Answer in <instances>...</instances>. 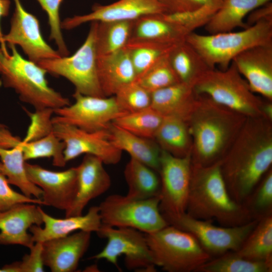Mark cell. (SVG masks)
Wrapping results in <instances>:
<instances>
[{"label":"cell","instance_id":"1","mask_svg":"<svg viewBox=\"0 0 272 272\" xmlns=\"http://www.w3.org/2000/svg\"><path fill=\"white\" fill-rule=\"evenodd\" d=\"M272 121L247 117L235 141L221 160V170L228 192L243 204L271 168Z\"/></svg>","mask_w":272,"mask_h":272},{"label":"cell","instance_id":"2","mask_svg":"<svg viewBox=\"0 0 272 272\" xmlns=\"http://www.w3.org/2000/svg\"><path fill=\"white\" fill-rule=\"evenodd\" d=\"M247 117L198 94L186 121L192 139L193 163L207 166L220 161L243 126Z\"/></svg>","mask_w":272,"mask_h":272},{"label":"cell","instance_id":"3","mask_svg":"<svg viewBox=\"0 0 272 272\" xmlns=\"http://www.w3.org/2000/svg\"><path fill=\"white\" fill-rule=\"evenodd\" d=\"M220 164L221 160L207 166L191 162L186 213L194 218L216 221L226 227L240 226L255 220L244 204L231 197Z\"/></svg>","mask_w":272,"mask_h":272},{"label":"cell","instance_id":"4","mask_svg":"<svg viewBox=\"0 0 272 272\" xmlns=\"http://www.w3.org/2000/svg\"><path fill=\"white\" fill-rule=\"evenodd\" d=\"M0 46V77L4 86L13 89L22 102L35 110L58 108L70 105L69 99L49 86L46 71L28 59L24 58L16 45Z\"/></svg>","mask_w":272,"mask_h":272},{"label":"cell","instance_id":"5","mask_svg":"<svg viewBox=\"0 0 272 272\" xmlns=\"http://www.w3.org/2000/svg\"><path fill=\"white\" fill-rule=\"evenodd\" d=\"M185 41L201 55L211 69L225 70L234 58L251 47L272 44V23L260 22L237 32L203 35L190 33Z\"/></svg>","mask_w":272,"mask_h":272},{"label":"cell","instance_id":"6","mask_svg":"<svg viewBox=\"0 0 272 272\" xmlns=\"http://www.w3.org/2000/svg\"><path fill=\"white\" fill-rule=\"evenodd\" d=\"M156 266L168 272H195L213 257L190 233L168 225L145 234Z\"/></svg>","mask_w":272,"mask_h":272},{"label":"cell","instance_id":"7","mask_svg":"<svg viewBox=\"0 0 272 272\" xmlns=\"http://www.w3.org/2000/svg\"><path fill=\"white\" fill-rule=\"evenodd\" d=\"M194 88L197 94L206 95L247 117H263L261 108L264 100L252 91L233 62L225 70L215 68L207 71Z\"/></svg>","mask_w":272,"mask_h":272},{"label":"cell","instance_id":"8","mask_svg":"<svg viewBox=\"0 0 272 272\" xmlns=\"http://www.w3.org/2000/svg\"><path fill=\"white\" fill-rule=\"evenodd\" d=\"M98 25V22H91L85 41L73 54L43 60L37 64L47 73L69 80L74 86L75 92L85 95L105 97L97 73Z\"/></svg>","mask_w":272,"mask_h":272},{"label":"cell","instance_id":"9","mask_svg":"<svg viewBox=\"0 0 272 272\" xmlns=\"http://www.w3.org/2000/svg\"><path fill=\"white\" fill-rule=\"evenodd\" d=\"M159 203V196L135 199L115 194L107 196L98 207L102 224L149 234L169 225L160 212Z\"/></svg>","mask_w":272,"mask_h":272},{"label":"cell","instance_id":"10","mask_svg":"<svg viewBox=\"0 0 272 272\" xmlns=\"http://www.w3.org/2000/svg\"><path fill=\"white\" fill-rule=\"evenodd\" d=\"M163 216L169 225L191 234L212 257L237 251L259 220L255 219L240 226L226 227L194 218L186 213Z\"/></svg>","mask_w":272,"mask_h":272},{"label":"cell","instance_id":"11","mask_svg":"<svg viewBox=\"0 0 272 272\" xmlns=\"http://www.w3.org/2000/svg\"><path fill=\"white\" fill-rule=\"evenodd\" d=\"M96 233L100 237L106 239L107 243L91 258L105 259L119 269L118 258L124 255L127 268L139 271H156L145 234L133 228L114 227L102 224Z\"/></svg>","mask_w":272,"mask_h":272},{"label":"cell","instance_id":"12","mask_svg":"<svg viewBox=\"0 0 272 272\" xmlns=\"http://www.w3.org/2000/svg\"><path fill=\"white\" fill-rule=\"evenodd\" d=\"M73 104L53 109L52 123H61L89 131L107 129L117 118L126 114L114 96L100 97L75 92Z\"/></svg>","mask_w":272,"mask_h":272},{"label":"cell","instance_id":"13","mask_svg":"<svg viewBox=\"0 0 272 272\" xmlns=\"http://www.w3.org/2000/svg\"><path fill=\"white\" fill-rule=\"evenodd\" d=\"M191 167V155L177 157L161 150L159 208L162 215L177 216L186 213Z\"/></svg>","mask_w":272,"mask_h":272},{"label":"cell","instance_id":"14","mask_svg":"<svg viewBox=\"0 0 272 272\" xmlns=\"http://www.w3.org/2000/svg\"><path fill=\"white\" fill-rule=\"evenodd\" d=\"M53 124V133L64 145L66 163L82 154L96 156L106 165H115L120 161L122 152L110 141L108 128L89 131L67 124Z\"/></svg>","mask_w":272,"mask_h":272},{"label":"cell","instance_id":"15","mask_svg":"<svg viewBox=\"0 0 272 272\" xmlns=\"http://www.w3.org/2000/svg\"><path fill=\"white\" fill-rule=\"evenodd\" d=\"M15 9L8 33L0 37V43L19 45L30 60L40 61L61 56L44 40L37 17L27 11L20 0H13Z\"/></svg>","mask_w":272,"mask_h":272},{"label":"cell","instance_id":"16","mask_svg":"<svg viewBox=\"0 0 272 272\" xmlns=\"http://www.w3.org/2000/svg\"><path fill=\"white\" fill-rule=\"evenodd\" d=\"M166 12L163 0H119L107 5H95L90 13L65 18L61 27L71 30L88 22L134 21Z\"/></svg>","mask_w":272,"mask_h":272},{"label":"cell","instance_id":"17","mask_svg":"<svg viewBox=\"0 0 272 272\" xmlns=\"http://www.w3.org/2000/svg\"><path fill=\"white\" fill-rule=\"evenodd\" d=\"M29 179L43 191L44 206L66 211L72 205L77 190L76 167L53 171L25 162Z\"/></svg>","mask_w":272,"mask_h":272},{"label":"cell","instance_id":"18","mask_svg":"<svg viewBox=\"0 0 272 272\" xmlns=\"http://www.w3.org/2000/svg\"><path fill=\"white\" fill-rule=\"evenodd\" d=\"M232 62L253 93L272 101V44L248 48Z\"/></svg>","mask_w":272,"mask_h":272},{"label":"cell","instance_id":"19","mask_svg":"<svg viewBox=\"0 0 272 272\" xmlns=\"http://www.w3.org/2000/svg\"><path fill=\"white\" fill-rule=\"evenodd\" d=\"M104 164L99 158L85 155L80 165L76 167L77 193L70 208L65 211V217L83 215L84 209L90 200L109 189L111 180Z\"/></svg>","mask_w":272,"mask_h":272},{"label":"cell","instance_id":"20","mask_svg":"<svg viewBox=\"0 0 272 272\" xmlns=\"http://www.w3.org/2000/svg\"><path fill=\"white\" fill-rule=\"evenodd\" d=\"M91 236V232L81 230L43 242L42 255L44 266L52 272L75 271L89 246Z\"/></svg>","mask_w":272,"mask_h":272},{"label":"cell","instance_id":"21","mask_svg":"<svg viewBox=\"0 0 272 272\" xmlns=\"http://www.w3.org/2000/svg\"><path fill=\"white\" fill-rule=\"evenodd\" d=\"M40 205L24 203L0 212V245H20L29 249L34 242L28 231L43 224Z\"/></svg>","mask_w":272,"mask_h":272},{"label":"cell","instance_id":"22","mask_svg":"<svg viewBox=\"0 0 272 272\" xmlns=\"http://www.w3.org/2000/svg\"><path fill=\"white\" fill-rule=\"evenodd\" d=\"M40 210L44 227L33 225L29 229L34 242L64 237L77 230L97 232L102 225L98 206L91 207L85 215L64 219L54 218L41 207Z\"/></svg>","mask_w":272,"mask_h":272},{"label":"cell","instance_id":"23","mask_svg":"<svg viewBox=\"0 0 272 272\" xmlns=\"http://www.w3.org/2000/svg\"><path fill=\"white\" fill-rule=\"evenodd\" d=\"M97 73L105 97L114 96L123 86L135 81L137 74L125 46L111 53L97 56Z\"/></svg>","mask_w":272,"mask_h":272},{"label":"cell","instance_id":"24","mask_svg":"<svg viewBox=\"0 0 272 272\" xmlns=\"http://www.w3.org/2000/svg\"><path fill=\"white\" fill-rule=\"evenodd\" d=\"M191 32L167 18L165 14L143 16L133 22L129 41H146L176 45Z\"/></svg>","mask_w":272,"mask_h":272},{"label":"cell","instance_id":"25","mask_svg":"<svg viewBox=\"0 0 272 272\" xmlns=\"http://www.w3.org/2000/svg\"><path fill=\"white\" fill-rule=\"evenodd\" d=\"M197 96L193 86L180 82L152 92L151 107L163 117L186 122Z\"/></svg>","mask_w":272,"mask_h":272},{"label":"cell","instance_id":"26","mask_svg":"<svg viewBox=\"0 0 272 272\" xmlns=\"http://www.w3.org/2000/svg\"><path fill=\"white\" fill-rule=\"evenodd\" d=\"M108 130L110 141L115 147L159 174L161 149L154 140L136 135L112 122Z\"/></svg>","mask_w":272,"mask_h":272},{"label":"cell","instance_id":"27","mask_svg":"<svg viewBox=\"0 0 272 272\" xmlns=\"http://www.w3.org/2000/svg\"><path fill=\"white\" fill-rule=\"evenodd\" d=\"M272 0H223L217 11L204 26L208 34L247 28L245 18L254 9Z\"/></svg>","mask_w":272,"mask_h":272},{"label":"cell","instance_id":"28","mask_svg":"<svg viewBox=\"0 0 272 272\" xmlns=\"http://www.w3.org/2000/svg\"><path fill=\"white\" fill-rule=\"evenodd\" d=\"M162 150L177 157L191 155L192 139L187 123L174 116H164L154 138Z\"/></svg>","mask_w":272,"mask_h":272},{"label":"cell","instance_id":"29","mask_svg":"<svg viewBox=\"0 0 272 272\" xmlns=\"http://www.w3.org/2000/svg\"><path fill=\"white\" fill-rule=\"evenodd\" d=\"M168 58L180 82L193 86L207 71L212 69L186 41L176 45L169 52Z\"/></svg>","mask_w":272,"mask_h":272},{"label":"cell","instance_id":"30","mask_svg":"<svg viewBox=\"0 0 272 272\" xmlns=\"http://www.w3.org/2000/svg\"><path fill=\"white\" fill-rule=\"evenodd\" d=\"M3 146L6 148L19 146L25 161L41 158H52L53 166L63 167L66 164L63 155L64 145L53 132L41 139L24 142L11 132L6 135Z\"/></svg>","mask_w":272,"mask_h":272},{"label":"cell","instance_id":"31","mask_svg":"<svg viewBox=\"0 0 272 272\" xmlns=\"http://www.w3.org/2000/svg\"><path fill=\"white\" fill-rule=\"evenodd\" d=\"M158 173L146 165L130 158L124 170L128 186L126 195L135 199L159 196L160 179Z\"/></svg>","mask_w":272,"mask_h":272},{"label":"cell","instance_id":"32","mask_svg":"<svg viewBox=\"0 0 272 272\" xmlns=\"http://www.w3.org/2000/svg\"><path fill=\"white\" fill-rule=\"evenodd\" d=\"M234 252L246 259L272 263V214L259 220L240 248Z\"/></svg>","mask_w":272,"mask_h":272},{"label":"cell","instance_id":"33","mask_svg":"<svg viewBox=\"0 0 272 272\" xmlns=\"http://www.w3.org/2000/svg\"><path fill=\"white\" fill-rule=\"evenodd\" d=\"M0 158L3 165V174L10 184L17 186L28 196L41 199L43 191L29 179L25 169L26 161L19 146L0 147Z\"/></svg>","mask_w":272,"mask_h":272},{"label":"cell","instance_id":"34","mask_svg":"<svg viewBox=\"0 0 272 272\" xmlns=\"http://www.w3.org/2000/svg\"><path fill=\"white\" fill-rule=\"evenodd\" d=\"M133 21L98 22L96 35L97 56L124 47L129 41Z\"/></svg>","mask_w":272,"mask_h":272},{"label":"cell","instance_id":"35","mask_svg":"<svg viewBox=\"0 0 272 272\" xmlns=\"http://www.w3.org/2000/svg\"><path fill=\"white\" fill-rule=\"evenodd\" d=\"M272 263L243 258L234 251H229L212 258L195 272H271Z\"/></svg>","mask_w":272,"mask_h":272},{"label":"cell","instance_id":"36","mask_svg":"<svg viewBox=\"0 0 272 272\" xmlns=\"http://www.w3.org/2000/svg\"><path fill=\"white\" fill-rule=\"evenodd\" d=\"M163 117L150 107L123 114L113 120L112 123L136 135L154 140Z\"/></svg>","mask_w":272,"mask_h":272},{"label":"cell","instance_id":"37","mask_svg":"<svg viewBox=\"0 0 272 272\" xmlns=\"http://www.w3.org/2000/svg\"><path fill=\"white\" fill-rule=\"evenodd\" d=\"M177 44L170 45L146 41H129L125 47L129 52L137 74L136 79L160 59L168 55Z\"/></svg>","mask_w":272,"mask_h":272},{"label":"cell","instance_id":"38","mask_svg":"<svg viewBox=\"0 0 272 272\" xmlns=\"http://www.w3.org/2000/svg\"><path fill=\"white\" fill-rule=\"evenodd\" d=\"M168 54L135 81L150 93L180 82L170 63Z\"/></svg>","mask_w":272,"mask_h":272},{"label":"cell","instance_id":"39","mask_svg":"<svg viewBox=\"0 0 272 272\" xmlns=\"http://www.w3.org/2000/svg\"><path fill=\"white\" fill-rule=\"evenodd\" d=\"M243 204L254 219H260L272 214L271 168L263 176Z\"/></svg>","mask_w":272,"mask_h":272},{"label":"cell","instance_id":"40","mask_svg":"<svg viewBox=\"0 0 272 272\" xmlns=\"http://www.w3.org/2000/svg\"><path fill=\"white\" fill-rule=\"evenodd\" d=\"M114 96L119 107L125 113L151 107V93L135 81L123 86Z\"/></svg>","mask_w":272,"mask_h":272},{"label":"cell","instance_id":"41","mask_svg":"<svg viewBox=\"0 0 272 272\" xmlns=\"http://www.w3.org/2000/svg\"><path fill=\"white\" fill-rule=\"evenodd\" d=\"M47 14L50 28L49 39L54 41L61 56L69 55L61 27L60 7L63 0H36Z\"/></svg>","mask_w":272,"mask_h":272},{"label":"cell","instance_id":"42","mask_svg":"<svg viewBox=\"0 0 272 272\" xmlns=\"http://www.w3.org/2000/svg\"><path fill=\"white\" fill-rule=\"evenodd\" d=\"M24 111L29 117L30 123L23 142L36 141L53 133V109L46 108L35 110L34 112H31L25 108Z\"/></svg>","mask_w":272,"mask_h":272},{"label":"cell","instance_id":"43","mask_svg":"<svg viewBox=\"0 0 272 272\" xmlns=\"http://www.w3.org/2000/svg\"><path fill=\"white\" fill-rule=\"evenodd\" d=\"M29 254H25L21 261L5 265L3 267L7 272L44 271L42 259V242H35L29 248Z\"/></svg>","mask_w":272,"mask_h":272},{"label":"cell","instance_id":"44","mask_svg":"<svg viewBox=\"0 0 272 272\" xmlns=\"http://www.w3.org/2000/svg\"><path fill=\"white\" fill-rule=\"evenodd\" d=\"M24 203L43 205L41 198L29 197L13 190L5 175L0 173V212Z\"/></svg>","mask_w":272,"mask_h":272},{"label":"cell","instance_id":"45","mask_svg":"<svg viewBox=\"0 0 272 272\" xmlns=\"http://www.w3.org/2000/svg\"><path fill=\"white\" fill-rule=\"evenodd\" d=\"M223 1L163 0V2L166 9V13H181L194 12L206 8L219 9Z\"/></svg>","mask_w":272,"mask_h":272},{"label":"cell","instance_id":"46","mask_svg":"<svg viewBox=\"0 0 272 272\" xmlns=\"http://www.w3.org/2000/svg\"><path fill=\"white\" fill-rule=\"evenodd\" d=\"M247 27L260 22L272 23V2H269L252 10L245 21Z\"/></svg>","mask_w":272,"mask_h":272},{"label":"cell","instance_id":"47","mask_svg":"<svg viewBox=\"0 0 272 272\" xmlns=\"http://www.w3.org/2000/svg\"><path fill=\"white\" fill-rule=\"evenodd\" d=\"M11 4L10 0H0V22L2 18L8 16ZM3 35L0 24V37Z\"/></svg>","mask_w":272,"mask_h":272},{"label":"cell","instance_id":"48","mask_svg":"<svg viewBox=\"0 0 272 272\" xmlns=\"http://www.w3.org/2000/svg\"><path fill=\"white\" fill-rule=\"evenodd\" d=\"M261 111L263 117L272 121V101L265 99L262 106Z\"/></svg>","mask_w":272,"mask_h":272},{"label":"cell","instance_id":"49","mask_svg":"<svg viewBox=\"0 0 272 272\" xmlns=\"http://www.w3.org/2000/svg\"><path fill=\"white\" fill-rule=\"evenodd\" d=\"M0 173L3 174V165L1 161H0Z\"/></svg>","mask_w":272,"mask_h":272},{"label":"cell","instance_id":"50","mask_svg":"<svg viewBox=\"0 0 272 272\" xmlns=\"http://www.w3.org/2000/svg\"><path fill=\"white\" fill-rule=\"evenodd\" d=\"M0 272H6L5 269L2 267V268H0Z\"/></svg>","mask_w":272,"mask_h":272}]
</instances>
